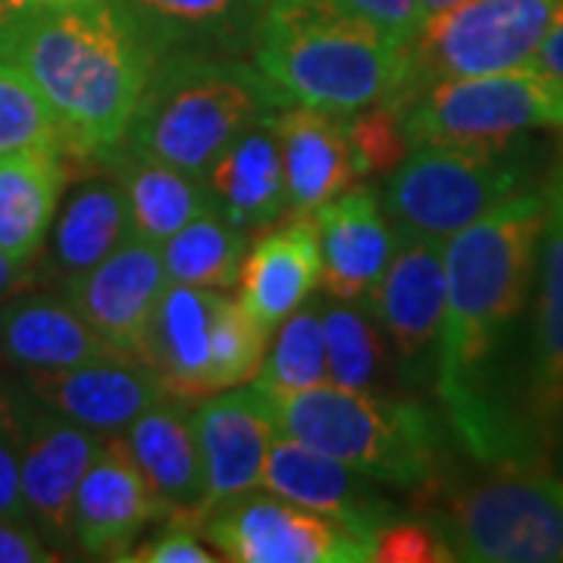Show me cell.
Returning <instances> with one entry per match:
<instances>
[{
  "label": "cell",
  "instance_id": "7bdbcfd3",
  "mask_svg": "<svg viewBox=\"0 0 563 563\" xmlns=\"http://www.w3.org/2000/svg\"><path fill=\"white\" fill-rule=\"evenodd\" d=\"M32 279V269H25L20 263H13L0 251V303L10 301L13 295H20L22 288Z\"/></svg>",
  "mask_w": 563,
  "mask_h": 563
},
{
  "label": "cell",
  "instance_id": "f35d334b",
  "mask_svg": "<svg viewBox=\"0 0 563 563\" xmlns=\"http://www.w3.org/2000/svg\"><path fill=\"white\" fill-rule=\"evenodd\" d=\"M60 554L25 520H0V563H51Z\"/></svg>",
  "mask_w": 563,
  "mask_h": 563
},
{
  "label": "cell",
  "instance_id": "d590c367",
  "mask_svg": "<svg viewBox=\"0 0 563 563\" xmlns=\"http://www.w3.org/2000/svg\"><path fill=\"white\" fill-rule=\"evenodd\" d=\"M373 561L379 563H448L454 551L444 539L439 523L432 520H398L391 517L376 532Z\"/></svg>",
  "mask_w": 563,
  "mask_h": 563
},
{
  "label": "cell",
  "instance_id": "ac0fdd59",
  "mask_svg": "<svg viewBox=\"0 0 563 563\" xmlns=\"http://www.w3.org/2000/svg\"><path fill=\"white\" fill-rule=\"evenodd\" d=\"M22 388L38 407L98 435L122 432L141 410L166 395L157 373L139 357H110L66 369H25Z\"/></svg>",
  "mask_w": 563,
  "mask_h": 563
},
{
  "label": "cell",
  "instance_id": "ba28073f",
  "mask_svg": "<svg viewBox=\"0 0 563 563\" xmlns=\"http://www.w3.org/2000/svg\"><path fill=\"white\" fill-rule=\"evenodd\" d=\"M398 110L410 144L504 151L536 129H563V85L520 66L435 81Z\"/></svg>",
  "mask_w": 563,
  "mask_h": 563
},
{
  "label": "cell",
  "instance_id": "4316f807",
  "mask_svg": "<svg viewBox=\"0 0 563 563\" xmlns=\"http://www.w3.org/2000/svg\"><path fill=\"white\" fill-rule=\"evenodd\" d=\"M103 163L113 166V179L122 188V198L129 207L132 232L144 242L163 244L181 225L213 210L203 179L173 163L147 157L125 141L113 147Z\"/></svg>",
  "mask_w": 563,
  "mask_h": 563
},
{
  "label": "cell",
  "instance_id": "2e32d148",
  "mask_svg": "<svg viewBox=\"0 0 563 563\" xmlns=\"http://www.w3.org/2000/svg\"><path fill=\"white\" fill-rule=\"evenodd\" d=\"M261 485L282 501L329 517L373 544L376 532L395 517V507L376 488V479L282 432L269 444Z\"/></svg>",
  "mask_w": 563,
  "mask_h": 563
},
{
  "label": "cell",
  "instance_id": "7a4b0ae2",
  "mask_svg": "<svg viewBox=\"0 0 563 563\" xmlns=\"http://www.w3.org/2000/svg\"><path fill=\"white\" fill-rule=\"evenodd\" d=\"M57 117L66 154L120 147L161 51L129 0L25 3L0 38Z\"/></svg>",
  "mask_w": 563,
  "mask_h": 563
},
{
  "label": "cell",
  "instance_id": "b9f144b4",
  "mask_svg": "<svg viewBox=\"0 0 563 563\" xmlns=\"http://www.w3.org/2000/svg\"><path fill=\"white\" fill-rule=\"evenodd\" d=\"M32 407H35V401H32V398H25V395H20V388L0 373V435H13V439H20L22 426H25V420H29Z\"/></svg>",
  "mask_w": 563,
  "mask_h": 563
},
{
  "label": "cell",
  "instance_id": "7dc6e473",
  "mask_svg": "<svg viewBox=\"0 0 563 563\" xmlns=\"http://www.w3.org/2000/svg\"><path fill=\"white\" fill-rule=\"evenodd\" d=\"M22 3H69V0H22Z\"/></svg>",
  "mask_w": 563,
  "mask_h": 563
},
{
  "label": "cell",
  "instance_id": "7c38bea8",
  "mask_svg": "<svg viewBox=\"0 0 563 563\" xmlns=\"http://www.w3.org/2000/svg\"><path fill=\"white\" fill-rule=\"evenodd\" d=\"M532 325L523 373V413L548 457V435L563 410V154L544 185V222L532 279Z\"/></svg>",
  "mask_w": 563,
  "mask_h": 563
},
{
  "label": "cell",
  "instance_id": "8fae6325",
  "mask_svg": "<svg viewBox=\"0 0 563 563\" xmlns=\"http://www.w3.org/2000/svg\"><path fill=\"white\" fill-rule=\"evenodd\" d=\"M398 379L410 388L435 385L444 320V242L398 232V247L369 295Z\"/></svg>",
  "mask_w": 563,
  "mask_h": 563
},
{
  "label": "cell",
  "instance_id": "e575fe53",
  "mask_svg": "<svg viewBox=\"0 0 563 563\" xmlns=\"http://www.w3.org/2000/svg\"><path fill=\"white\" fill-rule=\"evenodd\" d=\"M344 132H347V144H351V154H354L357 179L391 173L395 163L410 151L401 110L388 101L373 103L366 110L344 117Z\"/></svg>",
  "mask_w": 563,
  "mask_h": 563
},
{
  "label": "cell",
  "instance_id": "ee69618b",
  "mask_svg": "<svg viewBox=\"0 0 563 563\" xmlns=\"http://www.w3.org/2000/svg\"><path fill=\"white\" fill-rule=\"evenodd\" d=\"M548 457L554 461V466L561 470L563 476V410L561 417L554 420V426H551V435H548Z\"/></svg>",
  "mask_w": 563,
  "mask_h": 563
},
{
  "label": "cell",
  "instance_id": "603a6c76",
  "mask_svg": "<svg viewBox=\"0 0 563 563\" xmlns=\"http://www.w3.org/2000/svg\"><path fill=\"white\" fill-rule=\"evenodd\" d=\"M322 279L320 239L313 213L263 235L247 247L239 276V301L273 335L301 307Z\"/></svg>",
  "mask_w": 563,
  "mask_h": 563
},
{
  "label": "cell",
  "instance_id": "7402d4cb",
  "mask_svg": "<svg viewBox=\"0 0 563 563\" xmlns=\"http://www.w3.org/2000/svg\"><path fill=\"white\" fill-rule=\"evenodd\" d=\"M285 173V198L295 217L313 213L357 181L344 117L288 103L269 113Z\"/></svg>",
  "mask_w": 563,
  "mask_h": 563
},
{
  "label": "cell",
  "instance_id": "6da1fadb",
  "mask_svg": "<svg viewBox=\"0 0 563 563\" xmlns=\"http://www.w3.org/2000/svg\"><path fill=\"white\" fill-rule=\"evenodd\" d=\"M542 222L544 188H520L444 239L435 391L463 448L498 466L542 461L498 383L504 351L532 298Z\"/></svg>",
  "mask_w": 563,
  "mask_h": 563
},
{
  "label": "cell",
  "instance_id": "4fadbf2b",
  "mask_svg": "<svg viewBox=\"0 0 563 563\" xmlns=\"http://www.w3.org/2000/svg\"><path fill=\"white\" fill-rule=\"evenodd\" d=\"M120 432L101 442L73 501V542L95 561H125L141 536L166 520Z\"/></svg>",
  "mask_w": 563,
  "mask_h": 563
},
{
  "label": "cell",
  "instance_id": "e0dca14e",
  "mask_svg": "<svg viewBox=\"0 0 563 563\" xmlns=\"http://www.w3.org/2000/svg\"><path fill=\"white\" fill-rule=\"evenodd\" d=\"M161 244L144 242L135 232L110 251L85 276L66 282V301L73 303L103 342L139 357L144 329L166 288Z\"/></svg>",
  "mask_w": 563,
  "mask_h": 563
},
{
  "label": "cell",
  "instance_id": "9a60e30c",
  "mask_svg": "<svg viewBox=\"0 0 563 563\" xmlns=\"http://www.w3.org/2000/svg\"><path fill=\"white\" fill-rule=\"evenodd\" d=\"M101 435L32 407L20 432V488L25 520L41 532V539L60 551L73 544V501L85 470L91 466Z\"/></svg>",
  "mask_w": 563,
  "mask_h": 563
},
{
  "label": "cell",
  "instance_id": "f546056e",
  "mask_svg": "<svg viewBox=\"0 0 563 563\" xmlns=\"http://www.w3.org/2000/svg\"><path fill=\"white\" fill-rule=\"evenodd\" d=\"M329 383L351 391H383L391 354L366 303L320 298Z\"/></svg>",
  "mask_w": 563,
  "mask_h": 563
},
{
  "label": "cell",
  "instance_id": "d6986e66",
  "mask_svg": "<svg viewBox=\"0 0 563 563\" xmlns=\"http://www.w3.org/2000/svg\"><path fill=\"white\" fill-rule=\"evenodd\" d=\"M322 288L335 301L366 303L398 247V229L369 185H351L313 210Z\"/></svg>",
  "mask_w": 563,
  "mask_h": 563
},
{
  "label": "cell",
  "instance_id": "ab89813d",
  "mask_svg": "<svg viewBox=\"0 0 563 563\" xmlns=\"http://www.w3.org/2000/svg\"><path fill=\"white\" fill-rule=\"evenodd\" d=\"M0 520H25L20 488V439L13 435H0Z\"/></svg>",
  "mask_w": 563,
  "mask_h": 563
},
{
  "label": "cell",
  "instance_id": "44dd1931",
  "mask_svg": "<svg viewBox=\"0 0 563 563\" xmlns=\"http://www.w3.org/2000/svg\"><path fill=\"white\" fill-rule=\"evenodd\" d=\"M125 444L169 517L203 520V466L188 401L163 395L125 426Z\"/></svg>",
  "mask_w": 563,
  "mask_h": 563
},
{
  "label": "cell",
  "instance_id": "277c9868",
  "mask_svg": "<svg viewBox=\"0 0 563 563\" xmlns=\"http://www.w3.org/2000/svg\"><path fill=\"white\" fill-rule=\"evenodd\" d=\"M279 107L285 101L244 57L176 51L154 66L122 141L203 179L251 122Z\"/></svg>",
  "mask_w": 563,
  "mask_h": 563
},
{
  "label": "cell",
  "instance_id": "9c48e42d",
  "mask_svg": "<svg viewBox=\"0 0 563 563\" xmlns=\"http://www.w3.org/2000/svg\"><path fill=\"white\" fill-rule=\"evenodd\" d=\"M558 0H461L422 22L410 44L407 81L395 107L442 79L529 66Z\"/></svg>",
  "mask_w": 563,
  "mask_h": 563
},
{
  "label": "cell",
  "instance_id": "f1b7e54d",
  "mask_svg": "<svg viewBox=\"0 0 563 563\" xmlns=\"http://www.w3.org/2000/svg\"><path fill=\"white\" fill-rule=\"evenodd\" d=\"M132 235L129 207L117 179H88L69 191L51 225L47 266L66 282L85 276L91 266L117 251Z\"/></svg>",
  "mask_w": 563,
  "mask_h": 563
},
{
  "label": "cell",
  "instance_id": "bcb514c9",
  "mask_svg": "<svg viewBox=\"0 0 563 563\" xmlns=\"http://www.w3.org/2000/svg\"><path fill=\"white\" fill-rule=\"evenodd\" d=\"M454 3H461V0H420L422 22L429 20V16H435V13H442V10H448V7H454Z\"/></svg>",
  "mask_w": 563,
  "mask_h": 563
},
{
  "label": "cell",
  "instance_id": "4dcf8cb0",
  "mask_svg": "<svg viewBox=\"0 0 563 563\" xmlns=\"http://www.w3.org/2000/svg\"><path fill=\"white\" fill-rule=\"evenodd\" d=\"M247 247L251 242L242 229L229 225L217 210H207L161 244L166 279L220 291L235 288Z\"/></svg>",
  "mask_w": 563,
  "mask_h": 563
},
{
  "label": "cell",
  "instance_id": "836d02e7",
  "mask_svg": "<svg viewBox=\"0 0 563 563\" xmlns=\"http://www.w3.org/2000/svg\"><path fill=\"white\" fill-rule=\"evenodd\" d=\"M269 332L242 307L239 298L222 295L213 344V385L217 391L251 383L261 373Z\"/></svg>",
  "mask_w": 563,
  "mask_h": 563
},
{
  "label": "cell",
  "instance_id": "8992f818",
  "mask_svg": "<svg viewBox=\"0 0 563 563\" xmlns=\"http://www.w3.org/2000/svg\"><path fill=\"white\" fill-rule=\"evenodd\" d=\"M517 147L520 144L504 151L410 144L395 169L385 173L383 207L388 220L404 235L451 239L526 188L529 161Z\"/></svg>",
  "mask_w": 563,
  "mask_h": 563
},
{
  "label": "cell",
  "instance_id": "5b68a950",
  "mask_svg": "<svg viewBox=\"0 0 563 563\" xmlns=\"http://www.w3.org/2000/svg\"><path fill=\"white\" fill-rule=\"evenodd\" d=\"M269 398V395H266ZM276 429L401 492H432L442 479V426L422 401L332 383L269 398Z\"/></svg>",
  "mask_w": 563,
  "mask_h": 563
},
{
  "label": "cell",
  "instance_id": "f6af8a7d",
  "mask_svg": "<svg viewBox=\"0 0 563 563\" xmlns=\"http://www.w3.org/2000/svg\"><path fill=\"white\" fill-rule=\"evenodd\" d=\"M22 0H0V38H3V32H7V25L16 20V13H20Z\"/></svg>",
  "mask_w": 563,
  "mask_h": 563
},
{
  "label": "cell",
  "instance_id": "d6a6232c",
  "mask_svg": "<svg viewBox=\"0 0 563 563\" xmlns=\"http://www.w3.org/2000/svg\"><path fill=\"white\" fill-rule=\"evenodd\" d=\"M25 151H60L66 141L57 117L16 63L0 57V161Z\"/></svg>",
  "mask_w": 563,
  "mask_h": 563
},
{
  "label": "cell",
  "instance_id": "cb8c5ba5",
  "mask_svg": "<svg viewBox=\"0 0 563 563\" xmlns=\"http://www.w3.org/2000/svg\"><path fill=\"white\" fill-rule=\"evenodd\" d=\"M0 357L25 373L66 369L129 354L103 342L66 298L13 295L10 301L0 303Z\"/></svg>",
  "mask_w": 563,
  "mask_h": 563
},
{
  "label": "cell",
  "instance_id": "60d3db41",
  "mask_svg": "<svg viewBox=\"0 0 563 563\" xmlns=\"http://www.w3.org/2000/svg\"><path fill=\"white\" fill-rule=\"evenodd\" d=\"M532 69H539L548 79L561 81L563 85V0L554 3V13L548 22V32H544L542 44L536 51V57L529 63Z\"/></svg>",
  "mask_w": 563,
  "mask_h": 563
},
{
  "label": "cell",
  "instance_id": "30bf717a",
  "mask_svg": "<svg viewBox=\"0 0 563 563\" xmlns=\"http://www.w3.org/2000/svg\"><path fill=\"white\" fill-rule=\"evenodd\" d=\"M201 536L232 563H369L373 542L347 526L282 501L279 495L244 492L213 507Z\"/></svg>",
  "mask_w": 563,
  "mask_h": 563
},
{
  "label": "cell",
  "instance_id": "484cf974",
  "mask_svg": "<svg viewBox=\"0 0 563 563\" xmlns=\"http://www.w3.org/2000/svg\"><path fill=\"white\" fill-rule=\"evenodd\" d=\"M163 54L244 57L269 0H129Z\"/></svg>",
  "mask_w": 563,
  "mask_h": 563
},
{
  "label": "cell",
  "instance_id": "d4e9b609",
  "mask_svg": "<svg viewBox=\"0 0 563 563\" xmlns=\"http://www.w3.org/2000/svg\"><path fill=\"white\" fill-rule=\"evenodd\" d=\"M207 195L222 220L242 232H261L285 217L282 151L269 117L251 122L203 176Z\"/></svg>",
  "mask_w": 563,
  "mask_h": 563
},
{
  "label": "cell",
  "instance_id": "52a82bcc",
  "mask_svg": "<svg viewBox=\"0 0 563 563\" xmlns=\"http://www.w3.org/2000/svg\"><path fill=\"white\" fill-rule=\"evenodd\" d=\"M439 529L454 561L563 563V476L498 466L451 492Z\"/></svg>",
  "mask_w": 563,
  "mask_h": 563
},
{
  "label": "cell",
  "instance_id": "83f0119b",
  "mask_svg": "<svg viewBox=\"0 0 563 563\" xmlns=\"http://www.w3.org/2000/svg\"><path fill=\"white\" fill-rule=\"evenodd\" d=\"M60 151H25L0 161V251L32 269L60 207L69 169Z\"/></svg>",
  "mask_w": 563,
  "mask_h": 563
},
{
  "label": "cell",
  "instance_id": "ffe728a7",
  "mask_svg": "<svg viewBox=\"0 0 563 563\" xmlns=\"http://www.w3.org/2000/svg\"><path fill=\"white\" fill-rule=\"evenodd\" d=\"M222 295L220 288L166 282L139 347V361L157 373L166 395L188 404L217 395L213 344Z\"/></svg>",
  "mask_w": 563,
  "mask_h": 563
},
{
  "label": "cell",
  "instance_id": "3957f363",
  "mask_svg": "<svg viewBox=\"0 0 563 563\" xmlns=\"http://www.w3.org/2000/svg\"><path fill=\"white\" fill-rule=\"evenodd\" d=\"M251 57L285 107L351 117L398 101L410 51L317 0H269Z\"/></svg>",
  "mask_w": 563,
  "mask_h": 563
},
{
  "label": "cell",
  "instance_id": "8d00e7d4",
  "mask_svg": "<svg viewBox=\"0 0 563 563\" xmlns=\"http://www.w3.org/2000/svg\"><path fill=\"white\" fill-rule=\"evenodd\" d=\"M317 3L342 13L347 20L361 22L385 41L407 51L422 29L420 0H317Z\"/></svg>",
  "mask_w": 563,
  "mask_h": 563
},
{
  "label": "cell",
  "instance_id": "1f68e13d",
  "mask_svg": "<svg viewBox=\"0 0 563 563\" xmlns=\"http://www.w3.org/2000/svg\"><path fill=\"white\" fill-rule=\"evenodd\" d=\"M322 383H329V366H325L320 298L310 295L288 320H282L276 344L266 347L254 385L269 398H282Z\"/></svg>",
  "mask_w": 563,
  "mask_h": 563
},
{
  "label": "cell",
  "instance_id": "74e56055",
  "mask_svg": "<svg viewBox=\"0 0 563 563\" xmlns=\"http://www.w3.org/2000/svg\"><path fill=\"white\" fill-rule=\"evenodd\" d=\"M217 554L201 539V529L195 520L166 517V526L151 539L135 542L125 554V563H213Z\"/></svg>",
  "mask_w": 563,
  "mask_h": 563
},
{
  "label": "cell",
  "instance_id": "5bb4252c",
  "mask_svg": "<svg viewBox=\"0 0 563 563\" xmlns=\"http://www.w3.org/2000/svg\"><path fill=\"white\" fill-rule=\"evenodd\" d=\"M191 426L201 451L207 517L213 507L263 483L266 454L279 429L273 404L257 385H235L203 398L201 407L191 410Z\"/></svg>",
  "mask_w": 563,
  "mask_h": 563
}]
</instances>
